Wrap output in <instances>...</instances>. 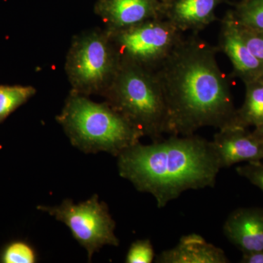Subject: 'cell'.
I'll use <instances>...</instances> for the list:
<instances>
[{
    "mask_svg": "<svg viewBox=\"0 0 263 263\" xmlns=\"http://www.w3.org/2000/svg\"><path fill=\"white\" fill-rule=\"evenodd\" d=\"M219 52L199 33H191L155 71L167 107L166 134L192 136L201 128L231 124L236 108L218 64Z\"/></svg>",
    "mask_w": 263,
    "mask_h": 263,
    "instance_id": "cell-1",
    "label": "cell"
},
{
    "mask_svg": "<svg viewBox=\"0 0 263 263\" xmlns=\"http://www.w3.org/2000/svg\"><path fill=\"white\" fill-rule=\"evenodd\" d=\"M117 159L121 177L152 195L159 209L188 190L214 187L221 170L211 141L195 134L138 143Z\"/></svg>",
    "mask_w": 263,
    "mask_h": 263,
    "instance_id": "cell-2",
    "label": "cell"
},
{
    "mask_svg": "<svg viewBox=\"0 0 263 263\" xmlns=\"http://www.w3.org/2000/svg\"><path fill=\"white\" fill-rule=\"evenodd\" d=\"M57 121L71 144L86 154L106 152L117 157L143 137L106 102L96 103L72 91Z\"/></svg>",
    "mask_w": 263,
    "mask_h": 263,
    "instance_id": "cell-3",
    "label": "cell"
},
{
    "mask_svg": "<svg viewBox=\"0 0 263 263\" xmlns=\"http://www.w3.org/2000/svg\"><path fill=\"white\" fill-rule=\"evenodd\" d=\"M105 102L152 141L162 139L167 127V107L155 72L120 64Z\"/></svg>",
    "mask_w": 263,
    "mask_h": 263,
    "instance_id": "cell-4",
    "label": "cell"
},
{
    "mask_svg": "<svg viewBox=\"0 0 263 263\" xmlns=\"http://www.w3.org/2000/svg\"><path fill=\"white\" fill-rule=\"evenodd\" d=\"M119 57L106 30L92 29L76 35L67 53L65 71L72 90L104 96L119 70Z\"/></svg>",
    "mask_w": 263,
    "mask_h": 263,
    "instance_id": "cell-5",
    "label": "cell"
},
{
    "mask_svg": "<svg viewBox=\"0 0 263 263\" xmlns=\"http://www.w3.org/2000/svg\"><path fill=\"white\" fill-rule=\"evenodd\" d=\"M106 32L120 64L153 72L160 68L184 37L183 32L164 18Z\"/></svg>",
    "mask_w": 263,
    "mask_h": 263,
    "instance_id": "cell-6",
    "label": "cell"
},
{
    "mask_svg": "<svg viewBox=\"0 0 263 263\" xmlns=\"http://www.w3.org/2000/svg\"><path fill=\"white\" fill-rule=\"evenodd\" d=\"M37 209L53 216L70 229L74 238L86 249L89 261L105 246L119 245L115 221L106 204L100 201L97 195L77 204L67 199L56 206L39 205Z\"/></svg>",
    "mask_w": 263,
    "mask_h": 263,
    "instance_id": "cell-7",
    "label": "cell"
},
{
    "mask_svg": "<svg viewBox=\"0 0 263 263\" xmlns=\"http://www.w3.org/2000/svg\"><path fill=\"white\" fill-rule=\"evenodd\" d=\"M217 47L229 59L233 75L245 84L263 77V64L246 44L232 11L221 20Z\"/></svg>",
    "mask_w": 263,
    "mask_h": 263,
    "instance_id": "cell-8",
    "label": "cell"
},
{
    "mask_svg": "<svg viewBox=\"0 0 263 263\" xmlns=\"http://www.w3.org/2000/svg\"><path fill=\"white\" fill-rule=\"evenodd\" d=\"M211 143L221 169L263 160V140L246 128L228 126L218 129Z\"/></svg>",
    "mask_w": 263,
    "mask_h": 263,
    "instance_id": "cell-9",
    "label": "cell"
},
{
    "mask_svg": "<svg viewBox=\"0 0 263 263\" xmlns=\"http://www.w3.org/2000/svg\"><path fill=\"white\" fill-rule=\"evenodd\" d=\"M95 13L106 25L108 31L164 18L163 4L160 0H98Z\"/></svg>",
    "mask_w": 263,
    "mask_h": 263,
    "instance_id": "cell-10",
    "label": "cell"
},
{
    "mask_svg": "<svg viewBox=\"0 0 263 263\" xmlns=\"http://www.w3.org/2000/svg\"><path fill=\"white\" fill-rule=\"evenodd\" d=\"M226 238L242 254L263 250V208H239L223 226Z\"/></svg>",
    "mask_w": 263,
    "mask_h": 263,
    "instance_id": "cell-11",
    "label": "cell"
},
{
    "mask_svg": "<svg viewBox=\"0 0 263 263\" xmlns=\"http://www.w3.org/2000/svg\"><path fill=\"white\" fill-rule=\"evenodd\" d=\"M224 0H171L163 5V17L184 33H199L216 20V10Z\"/></svg>",
    "mask_w": 263,
    "mask_h": 263,
    "instance_id": "cell-12",
    "label": "cell"
},
{
    "mask_svg": "<svg viewBox=\"0 0 263 263\" xmlns=\"http://www.w3.org/2000/svg\"><path fill=\"white\" fill-rule=\"evenodd\" d=\"M155 260L158 263L230 262L222 249L195 233L183 235L176 247L163 251Z\"/></svg>",
    "mask_w": 263,
    "mask_h": 263,
    "instance_id": "cell-13",
    "label": "cell"
},
{
    "mask_svg": "<svg viewBox=\"0 0 263 263\" xmlns=\"http://www.w3.org/2000/svg\"><path fill=\"white\" fill-rule=\"evenodd\" d=\"M245 84V102L229 126L255 129L263 125V77Z\"/></svg>",
    "mask_w": 263,
    "mask_h": 263,
    "instance_id": "cell-14",
    "label": "cell"
},
{
    "mask_svg": "<svg viewBox=\"0 0 263 263\" xmlns=\"http://www.w3.org/2000/svg\"><path fill=\"white\" fill-rule=\"evenodd\" d=\"M30 86L0 85V123L35 95Z\"/></svg>",
    "mask_w": 263,
    "mask_h": 263,
    "instance_id": "cell-15",
    "label": "cell"
},
{
    "mask_svg": "<svg viewBox=\"0 0 263 263\" xmlns=\"http://www.w3.org/2000/svg\"><path fill=\"white\" fill-rule=\"evenodd\" d=\"M232 12L240 27L263 34V0H245Z\"/></svg>",
    "mask_w": 263,
    "mask_h": 263,
    "instance_id": "cell-16",
    "label": "cell"
},
{
    "mask_svg": "<svg viewBox=\"0 0 263 263\" xmlns=\"http://www.w3.org/2000/svg\"><path fill=\"white\" fill-rule=\"evenodd\" d=\"M5 263H34L36 254L34 249L24 242H13L7 247L2 255Z\"/></svg>",
    "mask_w": 263,
    "mask_h": 263,
    "instance_id": "cell-17",
    "label": "cell"
},
{
    "mask_svg": "<svg viewBox=\"0 0 263 263\" xmlns=\"http://www.w3.org/2000/svg\"><path fill=\"white\" fill-rule=\"evenodd\" d=\"M153 246L148 239L138 240L132 243L126 256L127 263H152L155 260Z\"/></svg>",
    "mask_w": 263,
    "mask_h": 263,
    "instance_id": "cell-18",
    "label": "cell"
},
{
    "mask_svg": "<svg viewBox=\"0 0 263 263\" xmlns=\"http://www.w3.org/2000/svg\"><path fill=\"white\" fill-rule=\"evenodd\" d=\"M237 174L260 189L263 193V163L261 161L247 162L236 168Z\"/></svg>",
    "mask_w": 263,
    "mask_h": 263,
    "instance_id": "cell-19",
    "label": "cell"
},
{
    "mask_svg": "<svg viewBox=\"0 0 263 263\" xmlns=\"http://www.w3.org/2000/svg\"><path fill=\"white\" fill-rule=\"evenodd\" d=\"M240 33L249 50L263 64V34L240 27Z\"/></svg>",
    "mask_w": 263,
    "mask_h": 263,
    "instance_id": "cell-20",
    "label": "cell"
},
{
    "mask_svg": "<svg viewBox=\"0 0 263 263\" xmlns=\"http://www.w3.org/2000/svg\"><path fill=\"white\" fill-rule=\"evenodd\" d=\"M240 262L242 263H263V250L243 254Z\"/></svg>",
    "mask_w": 263,
    "mask_h": 263,
    "instance_id": "cell-21",
    "label": "cell"
},
{
    "mask_svg": "<svg viewBox=\"0 0 263 263\" xmlns=\"http://www.w3.org/2000/svg\"><path fill=\"white\" fill-rule=\"evenodd\" d=\"M252 133H253L256 136L258 137L259 138L263 140V125L260 126V127L255 128V129H253Z\"/></svg>",
    "mask_w": 263,
    "mask_h": 263,
    "instance_id": "cell-22",
    "label": "cell"
},
{
    "mask_svg": "<svg viewBox=\"0 0 263 263\" xmlns=\"http://www.w3.org/2000/svg\"><path fill=\"white\" fill-rule=\"evenodd\" d=\"M161 3H162L163 5L167 4V3H170V2L171 1V0H160Z\"/></svg>",
    "mask_w": 263,
    "mask_h": 263,
    "instance_id": "cell-23",
    "label": "cell"
}]
</instances>
